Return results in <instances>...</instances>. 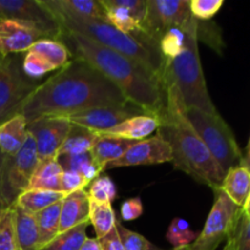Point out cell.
Wrapping results in <instances>:
<instances>
[{
	"label": "cell",
	"mask_w": 250,
	"mask_h": 250,
	"mask_svg": "<svg viewBox=\"0 0 250 250\" xmlns=\"http://www.w3.org/2000/svg\"><path fill=\"white\" fill-rule=\"evenodd\" d=\"M129 103L121 90L84 60L73 58L41 83L22 104L26 122L41 117H67L94 107Z\"/></svg>",
	"instance_id": "1"
},
{
	"label": "cell",
	"mask_w": 250,
	"mask_h": 250,
	"mask_svg": "<svg viewBox=\"0 0 250 250\" xmlns=\"http://www.w3.org/2000/svg\"><path fill=\"white\" fill-rule=\"evenodd\" d=\"M172 159L170 146L159 136L138 141L120 159L107 164L105 170L129 166L156 165L168 163Z\"/></svg>",
	"instance_id": "14"
},
{
	"label": "cell",
	"mask_w": 250,
	"mask_h": 250,
	"mask_svg": "<svg viewBox=\"0 0 250 250\" xmlns=\"http://www.w3.org/2000/svg\"><path fill=\"white\" fill-rule=\"evenodd\" d=\"M27 138V122L21 114H16L0 125V151L2 155H15Z\"/></svg>",
	"instance_id": "20"
},
{
	"label": "cell",
	"mask_w": 250,
	"mask_h": 250,
	"mask_svg": "<svg viewBox=\"0 0 250 250\" xmlns=\"http://www.w3.org/2000/svg\"><path fill=\"white\" fill-rule=\"evenodd\" d=\"M192 17L189 0H146L141 32L159 48V42L166 31L185 27Z\"/></svg>",
	"instance_id": "10"
},
{
	"label": "cell",
	"mask_w": 250,
	"mask_h": 250,
	"mask_svg": "<svg viewBox=\"0 0 250 250\" xmlns=\"http://www.w3.org/2000/svg\"><path fill=\"white\" fill-rule=\"evenodd\" d=\"M159 127V119L155 115L143 114L139 116L131 117L126 121L121 122L112 128L106 129L99 133L109 134V136L120 137V138L129 139V141H143L150 134L156 132Z\"/></svg>",
	"instance_id": "19"
},
{
	"label": "cell",
	"mask_w": 250,
	"mask_h": 250,
	"mask_svg": "<svg viewBox=\"0 0 250 250\" xmlns=\"http://www.w3.org/2000/svg\"><path fill=\"white\" fill-rule=\"evenodd\" d=\"M116 229L126 250H164L149 242L142 234L125 227L119 220L116 221Z\"/></svg>",
	"instance_id": "36"
},
{
	"label": "cell",
	"mask_w": 250,
	"mask_h": 250,
	"mask_svg": "<svg viewBox=\"0 0 250 250\" xmlns=\"http://www.w3.org/2000/svg\"><path fill=\"white\" fill-rule=\"evenodd\" d=\"M15 236L19 250H39V232L36 215L19 205L11 207Z\"/></svg>",
	"instance_id": "17"
},
{
	"label": "cell",
	"mask_w": 250,
	"mask_h": 250,
	"mask_svg": "<svg viewBox=\"0 0 250 250\" xmlns=\"http://www.w3.org/2000/svg\"><path fill=\"white\" fill-rule=\"evenodd\" d=\"M59 164L61 165L63 171H75L81 173L85 178L88 183L102 175L103 168L97 165L92 159L90 153L80 154V155H68V156H59Z\"/></svg>",
	"instance_id": "28"
},
{
	"label": "cell",
	"mask_w": 250,
	"mask_h": 250,
	"mask_svg": "<svg viewBox=\"0 0 250 250\" xmlns=\"http://www.w3.org/2000/svg\"><path fill=\"white\" fill-rule=\"evenodd\" d=\"M46 38L43 33L29 24L6 17H0V55L28 51L36 42Z\"/></svg>",
	"instance_id": "15"
},
{
	"label": "cell",
	"mask_w": 250,
	"mask_h": 250,
	"mask_svg": "<svg viewBox=\"0 0 250 250\" xmlns=\"http://www.w3.org/2000/svg\"><path fill=\"white\" fill-rule=\"evenodd\" d=\"M41 85L27 77L19 54L4 56L0 61V125L19 114L22 104Z\"/></svg>",
	"instance_id": "8"
},
{
	"label": "cell",
	"mask_w": 250,
	"mask_h": 250,
	"mask_svg": "<svg viewBox=\"0 0 250 250\" xmlns=\"http://www.w3.org/2000/svg\"><path fill=\"white\" fill-rule=\"evenodd\" d=\"M95 138H97V132H93L84 127L78 126V125L71 124L67 137L63 141L61 148L59 149L56 158L90 153Z\"/></svg>",
	"instance_id": "23"
},
{
	"label": "cell",
	"mask_w": 250,
	"mask_h": 250,
	"mask_svg": "<svg viewBox=\"0 0 250 250\" xmlns=\"http://www.w3.org/2000/svg\"><path fill=\"white\" fill-rule=\"evenodd\" d=\"M198 20L194 17L185 26L187 42L180 56L164 62L161 81L173 83L182 97L186 109L195 107L202 111L214 114L217 112L205 82L203 66L200 62L197 36Z\"/></svg>",
	"instance_id": "5"
},
{
	"label": "cell",
	"mask_w": 250,
	"mask_h": 250,
	"mask_svg": "<svg viewBox=\"0 0 250 250\" xmlns=\"http://www.w3.org/2000/svg\"><path fill=\"white\" fill-rule=\"evenodd\" d=\"M172 250H194L192 249L190 247H185V248H180V249H172Z\"/></svg>",
	"instance_id": "49"
},
{
	"label": "cell",
	"mask_w": 250,
	"mask_h": 250,
	"mask_svg": "<svg viewBox=\"0 0 250 250\" xmlns=\"http://www.w3.org/2000/svg\"><path fill=\"white\" fill-rule=\"evenodd\" d=\"M0 17L29 24L49 39L56 41L61 33L58 21L41 0H0Z\"/></svg>",
	"instance_id": "11"
},
{
	"label": "cell",
	"mask_w": 250,
	"mask_h": 250,
	"mask_svg": "<svg viewBox=\"0 0 250 250\" xmlns=\"http://www.w3.org/2000/svg\"><path fill=\"white\" fill-rule=\"evenodd\" d=\"M39 160L34 139L28 133L26 143L15 155H2L0 163V198L7 208L28 188Z\"/></svg>",
	"instance_id": "7"
},
{
	"label": "cell",
	"mask_w": 250,
	"mask_h": 250,
	"mask_svg": "<svg viewBox=\"0 0 250 250\" xmlns=\"http://www.w3.org/2000/svg\"><path fill=\"white\" fill-rule=\"evenodd\" d=\"M28 50L42 56L54 70H60L70 61L71 58L67 48L60 41L55 39H41L36 42Z\"/></svg>",
	"instance_id": "25"
},
{
	"label": "cell",
	"mask_w": 250,
	"mask_h": 250,
	"mask_svg": "<svg viewBox=\"0 0 250 250\" xmlns=\"http://www.w3.org/2000/svg\"><path fill=\"white\" fill-rule=\"evenodd\" d=\"M224 250H250V219L244 215L243 209L226 239Z\"/></svg>",
	"instance_id": "34"
},
{
	"label": "cell",
	"mask_w": 250,
	"mask_h": 250,
	"mask_svg": "<svg viewBox=\"0 0 250 250\" xmlns=\"http://www.w3.org/2000/svg\"><path fill=\"white\" fill-rule=\"evenodd\" d=\"M84 222H89V195L85 189L75 190L61 200L60 229L59 233L68 231Z\"/></svg>",
	"instance_id": "16"
},
{
	"label": "cell",
	"mask_w": 250,
	"mask_h": 250,
	"mask_svg": "<svg viewBox=\"0 0 250 250\" xmlns=\"http://www.w3.org/2000/svg\"><path fill=\"white\" fill-rule=\"evenodd\" d=\"M80 250H103L98 238H87Z\"/></svg>",
	"instance_id": "45"
},
{
	"label": "cell",
	"mask_w": 250,
	"mask_h": 250,
	"mask_svg": "<svg viewBox=\"0 0 250 250\" xmlns=\"http://www.w3.org/2000/svg\"><path fill=\"white\" fill-rule=\"evenodd\" d=\"M243 212H244V215L248 217V219H250V194L248 197V200H247L246 205L243 207Z\"/></svg>",
	"instance_id": "47"
},
{
	"label": "cell",
	"mask_w": 250,
	"mask_h": 250,
	"mask_svg": "<svg viewBox=\"0 0 250 250\" xmlns=\"http://www.w3.org/2000/svg\"><path fill=\"white\" fill-rule=\"evenodd\" d=\"M134 143L136 141H129V139L97 132V138L90 150V155L97 165L104 171L107 164L121 158Z\"/></svg>",
	"instance_id": "18"
},
{
	"label": "cell",
	"mask_w": 250,
	"mask_h": 250,
	"mask_svg": "<svg viewBox=\"0 0 250 250\" xmlns=\"http://www.w3.org/2000/svg\"><path fill=\"white\" fill-rule=\"evenodd\" d=\"M197 36L198 42H205L215 51L222 54V49H224L225 45L224 41H222L221 31H220L219 26L216 23L209 21H198Z\"/></svg>",
	"instance_id": "38"
},
{
	"label": "cell",
	"mask_w": 250,
	"mask_h": 250,
	"mask_svg": "<svg viewBox=\"0 0 250 250\" xmlns=\"http://www.w3.org/2000/svg\"><path fill=\"white\" fill-rule=\"evenodd\" d=\"M41 1L55 17L61 29L81 34L105 48L111 49L137 61L161 80L164 67L163 56L159 51L158 45L149 41L142 32L134 34L122 33L107 22L97 21L72 14L59 6L55 0Z\"/></svg>",
	"instance_id": "4"
},
{
	"label": "cell",
	"mask_w": 250,
	"mask_h": 250,
	"mask_svg": "<svg viewBox=\"0 0 250 250\" xmlns=\"http://www.w3.org/2000/svg\"><path fill=\"white\" fill-rule=\"evenodd\" d=\"M224 4V0H189L190 14L198 21H210Z\"/></svg>",
	"instance_id": "39"
},
{
	"label": "cell",
	"mask_w": 250,
	"mask_h": 250,
	"mask_svg": "<svg viewBox=\"0 0 250 250\" xmlns=\"http://www.w3.org/2000/svg\"><path fill=\"white\" fill-rule=\"evenodd\" d=\"M56 41L67 48L72 58L84 60L114 83L129 103L155 116L164 110L165 89L163 82L141 63L66 29H61Z\"/></svg>",
	"instance_id": "2"
},
{
	"label": "cell",
	"mask_w": 250,
	"mask_h": 250,
	"mask_svg": "<svg viewBox=\"0 0 250 250\" xmlns=\"http://www.w3.org/2000/svg\"><path fill=\"white\" fill-rule=\"evenodd\" d=\"M212 192L215 194L214 204L208 215L204 229L189 246L194 250H216L222 242L229 238L242 212L241 208L237 207L221 188H214Z\"/></svg>",
	"instance_id": "9"
},
{
	"label": "cell",
	"mask_w": 250,
	"mask_h": 250,
	"mask_svg": "<svg viewBox=\"0 0 250 250\" xmlns=\"http://www.w3.org/2000/svg\"><path fill=\"white\" fill-rule=\"evenodd\" d=\"M0 250H19L15 236L11 207L5 210L0 220Z\"/></svg>",
	"instance_id": "40"
},
{
	"label": "cell",
	"mask_w": 250,
	"mask_h": 250,
	"mask_svg": "<svg viewBox=\"0 0 250 250\" xmlns=\"http://www.w3.org/2000/svg\"><path fill=\"white\" fill-rule=\"evenodd\" d=\"M148 114L143 109L138 107L132 103H126L124 105H110V106L94 107V109L85 110L67 116L66 119L73 125H78L93 132H104L106 129L117 126L121 122L139 116V115ZM151 115V114H150Z\"/></svg>",
	"instance_id": "13"
},
{
	"label": "cell",
	"mask_w": 250,
	"mask_h": 250,
	"mask_svg": "<svg viewBox=\"0 0 250 250\" xmlns=\"http://www.w3.org/2000/svg\"><path fill=\"white\" fill-rule=\"evenodd\" d=\"M165 107L158 115L156 136L170 146L171 163L176 170L187 173L211 189L221 187L225 173L208 150L202 138L188 121L182 97L173 83L163 80Z\"/></svg>",
	"instance_id": "3"
},
{
	"label": "cell",
	"mask_w": 250,
	"mask_h": 250,
	"mask_svg": "<svg viewBox=\"0 0 250 250\" xmlns=\"http://www.w3.org/2000/svg\"><path fill=\"white\" fill-rule=\"evenodd\" d=\"M103 6L106 10L107 22L117 31L126 34H134L141 32V22L128 10L119 6H106V5H103Z\"/></svg>",
	"instance_id": "32"
},
{
	"label": "cell",
	"mask_w": 250,
	"mask_h": 250,
	"mask_svg": "<svg viewBox=\"0 0 250 250\" xmlns=\"http://www.w3.org/2000/svg\"><path fill=\"white\" fill-rule=\"evenodd\" d=\"M186 115L225 175L229 168L241 165L243 154L233 132L219 111L209 114L190 107L186 109Z\"/></svg>",
	"instance_id": "6"
},
{
	"label": "cell",
	"mask_w": 250,
	"mask_h": 250,
	"mask_svg": "<svg viewBox=\"0 0 250 250\" xmlns=\"http://www.w3.org/2000/svg\"><path fill=\"white\" fill-rule=\"evenodd\" d=\"M71 128L66 117H41L27 124V131L36 143L39 163L55 159Z\"/></svg>",
	"instance_id": "12"
},
{
	"label": "cell",
	"mask_w": 250,
	"mask_h": 250,
	"mask_svg": "<svg viewBox=\"0 0 250 250\" xmlns=\"http://www.w3.org/2000/svg\"><path fill=\"white\" fill-rule=\"evenodd\" d=\"M6 209H7V207H6V205H5V203L2 202L1 198H0V220H1L2 215H4L5 210H6Z\"/></svg>",
	"instance_id": "48"
},
{
	"label": "cell",
	"mask_w": 250,
	"mask_h": 250,
	"mask_svg": "<svg viewBox=\"0 0 250 250\" xmlns=\"http://www.w3.org/2000/svg\"><path fill=\"white\" fill-rule=\"evenodd\" d=\"M87 186H89V183L85 181V178L75 171H63L61 175V192L66 194L75 190L85 189Z\"/></svg>",
	"instance_id": "42"
},
{
	"label": "cell",
	"mask_w": 250,
	"mask_h": 250,
	"mask_svg": "<svg viewBox=\"0 0 250 250\" xmlns=\"http://www.w3.org/2000/svg\"><path fill=\"white\" fill-rule=\"evenodd\" d=\"M22 70H23V73L27 77L31 78V80L38 81L42 77H44L48 72L54 71V68L38 54L28 50L26 51V55L22 60Z\"/></svg>",
	"instance_id": "37"
},
{
	"label": "cell",
	"mask_w": 250,
	"mask_h": 250,
	"mask_svg": "<svg viewBox=\"0 0 250 250\" xmlns=\"http://www.w3.org/2000/svg\"><path fill=\"white\" fill-rule=\"evenodd\" d=\"M106 6H119L128 10L139 22H142L146 11V0H100Z\"/></svg>",
	"instance_id": "41"
},
{
	"label": "cell",
	"mask_w": 250,
	"mask_h": 250,
	"mask_svg": "<svg viewBox=\"0 0 250 250\" xmlns=\"http://www.w3.org/2000/svg\"><path fill=\"white\" fill-rule=\"evenodd\" d=\"M99 242L103 250H126L125 249L124 244H122L121 238H120L116 226H115L106 236L100 238Z\"/></svg>",
	"instance_id": "44"
},
{
	"label": "cell",
	"mask_w": 250,
	"mask_h": 250,
	"mask_svg": "<svg viewBox=\"0 0 250 250\" xmlns=\"http://www.w3.org/2000/svg\"><path fill=\"white\" fill-rule=\"evenodd\" d=\"M187 34L185 27H173L166 31L159 42V51L164 62L173 60L182 54L186 48Z\"/></svg>",
	"instance_id": "30"
},
{
	"label": "cell",
	"mask_w": 250,
	"mask_h": 250,
	"mask_svg": "<svg viewBox=\"0 0 250 250\" xmlns=\"http://www.w3.org/2000/svg\"><path fill=\"white\" fill-rule=\"evenodd\" d=\"M1 59H2V56H1V55H0V61H1Z\"/></svg>",
	"instance_id": "50"
},
{
	"label": "cell",
	"mask_w": 250,
	"mask_h": 250,
	"mask_svg": "<svg viewBox=\"0 0 250 250\" xmlns=\"http://www.w3.org/2000/svg\"><path fill=\"white\" fill-rule=\"evenodd\" d=\"M198 234L199 233L189 229V224L186 220L176 217L168 226L166 239L172 244L173 249H180L189 247L197 239Z\"/></svg>",
	"instance_id": "33"
},
{
	"label": "cell",
	"mask_w": 250,
	"mask_h": 250,
	"mask_svg": "<svg viewBox=\"0 0 250 250\" xmlns=\"http://www.w3.org/2000/svg\"><path fill=\"white\" fill-rule=\"evenodd\" d=\"M66 197L63 192H53L43 189H26L17 197L15 204L22 209L37 214L55 203L61 202Z\"/></svg>",
	"instance_id": "24"
},
{
	"label": "cell",
	"mask_w": 250,
	"mask_h": 250,
	"mask_svg": "<svg viewBox=\"0 0 250 250\" xmlns=\"http://www.w3.org/2000/svg\"><path fill=\"white\" fill-rule=\"evenodd\" d=\"M220 188L237 207L243 209L250 194V171L242 164L229 168Z\"/></svg>",
	"instance_id": "21"
},
{
	"label": "cell",
	"mask_w": 250,
	"mask_h": 250,
	"mask_svg": "<svg viewBox=\"0 0 250 250\" xmlns=\"http://www.w3.org/2000/svg\"><path fill=\"white\" fill-rule=\"evenodd\" d=\"M242 165L246 166V167L250 171V137H249L248 146H247L246 155H243V159H242Z\"/></svg>",
	"instance_id": "46"
},
{
	"label": "cell",
	"mask_w": 250,
	"mask_h": 250,
	"mask_svg": "<svg viewBox=\"0 0 250 250\" xmlns=\"http://www.w3.org/2000/svg\"><path fill=\"white\" fill-rule=\"evenodd\" d=\"M116 214L110 203L89 199V224L93 225L98 239L106 236L116 226Z\"/></svg>",
	"instance_id": "27"
},
{
	"label": "cell",
	"mask_w": 250,
	"mask_h": 250,
	"mask_svg": "<svg viewBox=\"0 0 250 250\" xmlns=\"http://www.w3.org/2000/svg\"><path fill=\"white\" fill-rule=\"evenodd\" d=\"M144 207L141 198H131L122 203L121 209V219L125 221H133V220L139 219L143 215Z\"/></svg>",
	"instance_id": "43"
},
{
	"label": "cell",
	"mask_w": 250,
	"mask_h": 250,
	"mask_svg": "<svg viewBox=\"0 0 250 250\" xmlns=\"http://www.w3.org/2000/svg\"><path fill=\"white\" fill-rule=\"evenodd\" d=\"M89 222H84L68 231L59 233L51 242L39 250H80L87 237Z\"/></svg>",
	"instance_id": "29"
},
{
	"label": "cell",
	"mask_w": 250,
	"mask_h": 250,
	"mask_svg": "<svg viewBox=\"0 0 250 250\" xmlns=\"http://www.w3.org/2000/svg\"><path fill=\"white\" fill-rule=\"evenodd\" d=\"M63 170L58 159L39 163L27 189H43L61 192V175Z\"/></svg>",
	"instance_id": "22"
},
{
	"label": "cell",
	"mask_w": 250,
	"mask_h": 250,
	"mask_svg": "<svg viewBox=\"0 0 250 250\" xmlns=\"http://www.w3.org/2000/svg\"><path fill=\"white\" fill-rule=\"evenodd\" d=\"M61 202L50 205L46 209L37 212L36 219L39 232V249L45 247L59 234L60 229Z\"/></svg>",
	"instance_id": "26"
},
{
	"label": "cell",
	"mask_w": 250,
	"mask_h": 250,
	"mask_svg": "<svg viewBox=\"0 0 250 250\" xmlns=\"http://www.w3.org/2000/svg\"><path fill=\"white\" fill-rule=\"evenodd\" d=\"M88 195H89V199L95 200V202L111 204L112 200L116 199L117 197L116 185L109 176L100 175L89 183Z\"/></svg>",
	"instance_id": "35"
},
{
	"label": "cell",
	"mask_w": 250,
	"mask_h": 250,
	"mask_svg": "<svg viewBox=\"0 0 250 250\" xmlns=\"http://www.w3.org/2000/svg\"><path fill=\"white\" fill-rule=\"evenodd\" d=\"M56 4L62 9L87 19L107 22L106 10L103 4L94 0H55ZM109 23V22H107Z\"/></svg>",
	"instance_id": "31"
}]
</instances>
